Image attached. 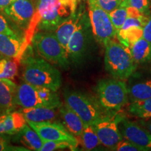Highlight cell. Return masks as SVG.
I'll use <instances>...</instances> for the list:
<instances>
[{"mask_svg":"<svg viewBox=\"0 0 151 151\" xmlns=\"http://www.w3.org/2000/svg\"><path fill=\"white\" fill-rule=\"evenodd\" d=\"M72 14L71 9L60 0H36L35 11L24 37L26 48L39 31L54 32Z\"/></svg>","mask_w":151,"mask_h":151,"instance_id":"obj_1","label":"cell"},{"mask_svg":"<svg viewBox=\"0 0 151 151\" xmlns=\"http://www.w3.org/2000/svg\"><path fill=\"white\" fill-rule=\"evenodd\" d=\"M23 64L24 81L56 92L61 87V73L42 57L29 56L24 60Z\"/></svg>","mask_w":151,"mask_h":151,"instance_id":"obj_2","label":"cell"},{"mask_svg":"<svg viewBox=\"0 0 151 151\" xmlns=\"http://www.w3.org/2000/svg\"><path fill=\"white\" fill-rule=\"evenodd\" d=\"M104 47V64L106 71L113 78L118 80L129 78L137 67L129 48L114 39L107 41Z\"/></svg>","mask_w":151,"mask_h":151,"instance_id":"obj_3","label":"cell"},{"mask_svg":"<svg viewBox=\"0 0 151 151\" xmlns=\"http://www.w3.org/2000/svg\"><path fill=\"white\" fill-rule=\"evenodd\" d=\"M100 106L108 111H117L128 101V88L124 81L116 78L101 79L96 86Z\"/></svg>","mask_w":151,"mask_h":151,"instance_id":"obj_4","label":"cell"},{"mask_svg":"<svg viewBox=\"0 0 151 151\" xmlns=\"http://www.w3.org/2000/svg\"><path fill=\"white\" fill-rule=\"evenodd\" d=\"M32 42L39 54L48 62L64 69L69 67L70 60L67 50L54 32L38 31L34 35Z\"/></svg>","mask_w":151,"mask_h":151,"instance_id":"obj_5","label":"cell"},{"mask_svg":"<svg viewBox=\"0 0 151 151\" xmlns=\"http://www.w3.org/2000/svg\"><path fill=\"white\" fill-rule=\"evenodd\" d=\"M64 98L65 104L81 117L86 125L93 124L104 117L97 103L83 92L66 90Z\"/></svg>","mask_w":151,"mask_h":151,"instance_id":"obj_6","label":"cell"},{"mask_svg":"<svg viewBox=\"0 0 151 151\" xmlns=\"http://www.w3.org/2000/svg\"><path fill=\"white\" fill-rule=\"evenodd\" d=\"M92 32L98 43H105L117 37V30L113 26L109 14L98 5L96 0H88Z\"/></svg>","mask_w":151,"mask_h":151,"instance_id":"obj_7","label":"cell"},{"mask_svg":"<svg viewBox=\"0 0 151 151\" xmlns=\"http://www.w3.org/2000/svg\"><path fill=\"white\" fill-rule=\"evenodd\" d=\"M78 13V20L76 28L71 36L68 43L67 52L71 60L75 64L82 61L88 47V38L91 24L89 16L83 8H80Z\"/></svg>","mask_w":151,"mask_h":151,"instance_id":"obj_8","label":"cell"},{"mask_svg":"<svg viewBox=\"0 0 151 151\" xmlns=\"http://www.w3.org/2000/svg\"><path fill=\"white\" fill-rule=\"evenodd\" d=\"M27 124L39 134L43 141H67L77 148L78 139L62 124L58 122L46 121L35 122L27 121Z\"/></svg>","mask_w":151,"mask_h":151,"instance_id":"obj_9","label":"cell"},{"mask_svg":"<svg viewBox=\"0 0 151 151\" xmlns=\"http://www.w3.org/2000/svg\"><path fill=\"white\" fill-rule=\"evenodd\" d=\"M119 122L116 118L104 116L92 124L97 132L101 144L111 150L123 139L119 129Z\"/></svg>","mask_w":151,"mask_h":151,"instance_id":"obj_10","label":"cell"},{"mask_svg":"<svg viewBox=\"0 0 151 151\" xmlns=\"http://www.w3.org/2000/svg\"><path fill=\"white\" fill-rule=\"evenodd\" d=\"M4 11L19 27L27 29L35 14V7L32 0H16Z\"/></svg>","mask_w":151,"mask_h":151,"instance_id":"obj_11","label":"cell"},{"mask_svg":"<svg viewBox=\"0 0 151 151\" xmlns=\"http://www.w3.org/2000/svg\"><path fill=\"white\" fill-rule=\"evenodd\" d=\"M119 129L124 139L134 143L145 150H151V133L143 129L134 122L127 120H120Z\"/></svg>","mask_w":151,"mask_h":151,"instance_id":"obj_12","label":"cell"},{"mask_svg":"<svg viewBox=\"0 0 151 151\" xmlns=\"http://www.w3.org/2000/svg\"><path fill=\"white\" fill-rule=\"evenodd\" d=\"M24 39L16 33L0 34V55L6 58L16 60L21 58L26 51Z\"/></svg>","mask_w":151,"mask_h":151,"instance_id":"obj_13","label":"cell"},{"mask_svg":"<svg viewBox=\"0 0 151 151\" xmlns=\"http://www.w3.org/2000/svg\"><path fill=\"white\" fill-rule=\"evenodd\" d=\"M16 103L22 108L46 107L39 95L37 87L25 81L17 87Z\"/></svg>","mask_w":151,"mask_h":151,"instance_id":"obj_14","label":"cell"},{"mask_svg":"<svg viewBox=\"0 0 151 151\" xmlns=\"http://www.w3.org/2000/svg\"><path fill=\"white\" fill-rule=\"evenodd\" d=\"M17 87L11 79H0V109L10 112L16 108Z\"/></svg>","mask_w":151,"mask_h":151,"instance_id":"obj_15","label":"cell"},{"mask_svg":"<svg viewBox=\"0 0 151 151\" xmlns=\"http://www.w3.org/2000/svg\"><path fill=\"white\" fill-rule=\"evenodd\" d=\"M58 109L67 129L75 137H80L86 126L81 117L66 104Z\"/></svg>","mask_w":151,"mask_h":151,"instance_id":"obj_16","label":"cell"},{"mask_svg":"<svg viewBox=\"0 0 151 151\" xmlns=\"http://www.w3.org/2000/svg\"><path fill=\"white\" fill-rule=\"evenodd\" d=\"M27 124V120L20 111H10L2 116V124L5 134H17Z\"/></svg>","mask_w":151,"mask_h":151,"instance_id":"obj_17","label":"cell"},{"mask_svg":"<svg viewBox=\"0 0 151 151\" xmlns=\"http://www.w3.org/2000/svg\"><path fill=\"white\" fill-rule=\"evenodd\" d=\"M78 20V13L76 12L65 20L53 32L60 43L67 50L68 43L76 28Z\"/></svg>","mask_w":151,"mask_h":151,"instance_id":"obj_18","label":"cell"},{"mask_svg":"<svg viewBox=\"0 0 151 151\" xmlns=\"http://www.w3.org/2000/svg\"><path fill=\"white\" fill-rule=\"evenodd\" d=\"M56 109L48 107H32V108H22L21 112L27 121L41 122L52 121L57 116Z\"/></svg>","mask_w":151,"mask_h":151,"instance_id":"obj_19","label":"cell"},{"mask_svg":"<svg viewBox=\"0 0 151 151\" xmlns=\"http://www.w3.org/2000/svg\"><path fill=\"white\" fill-rule=\"evenodd\" d=\"M128 48L136 63H143L151 60V43L144 38L132 43Z\"/></svg>","mask_w":151,"mask_h":151,"instance_id":"obj_20","label":"cell"},{"mask_svg":"<svg viewBox=\"0 0 151 151\" xmlns=\"http://www.w3.org/2000/svg\"><path fill=\"white\" fill-rule=\"evenodd\" d=\"M143 29L140 26H131L126 29H120L117 32L119 42L129 48L130 45L143 38Z\"/></svg>","mask_w":151,"mask_h":151,"instance_id":"obj_21","label":"cell"},{"mask_svg":"<svg viewBox=\"0 0 151 151\" xmlns=\"http://www.w3.org/2000/svg\"><path fill=\"white\" fill-rule=\"evenodd\" d=\"M18 134H21L22 141L29 150L40 151L43 141L39 134L27 124Z\"/></svg>","mask_w":151,"mask_h":151,"instance_id":"obj_22","label":"cell"},{"mask_svg":"<svg viewBox=\"0 0 151 151\" xmlns=\"http://www.w3.org/2000/svg\"><path fill=\"white\" fill-rule=\"evenodd\" d=\"M79 143L86 150H92L101 144L97 132L92 124L85 126V128L80 137H78Z\"/></svg>","mask_w":151,"mask_h":151,"instance_id":"obj_23","label":"cell"},{"mask_svg":"<svg viewBox=\"0 0 151 151\" xmlns=\"http://www.w3.org/2000/svg\"><path fill=\"white\" fill-rule=\"evenodd\" d=\"M132 116L141 118H151V97L143 100L134 101L128 107Z\"/></svg>","mask_w":151,"mask_h":151,"instance_id":"obj_24","label":"cell"},{"mask_svg":"<svg viewBox=\"0 0 151 151\" xmlns=\"http://www.w3.org/2000/svg\"><path fill=\"white\" fill-rule=\"evenodd\" d=\"M128 93L132 101L150 98L151 80L133 85L129 88H128Z\"/></svg>","mask_w":151,"mask_h":151,"instance_id":"obj_25","label":"cell"},{"mask_svg":"<svg viewBox=\"0 0 151 151\" xmlns=\"http://www.w3.org/2000/svg\"><path fill=\"white\" fill-rule=\"evenodd\" d=\"M18 73V62L6 57H0V79L14 78Z\"/></svg>","mask_w":151,"mask_h":151,"instance_id":"obj_26","label":"cell"},{"mask_svg":"<svg viewBox=\"0 0 151 151\" xmlns=\"http://www.w3.org/2000/svg\"><path fill=\"white\" fill-rule=\"evenodd\" d=\"M109 16L111 21L113 22V26L116 28L118 32V30L121 29L126 19L128 17L127 7L120 6L118 8L109 13Z\"/></svg>","mask_w":151,"mask_h":151,"instance_id":"obj_27","label":"cell"},{"mask_svg":"<svg viewBox=\"0 0 151 151\" xmlns=\"http://www.w3.org/2000/svg\"><path fill=\"white\" fill-rule=\"evenodd\" d=\"M69 148L71 150H76V148L72 144L67 141H43V146L40 151H52L59 149Z\"/></svg>","mask_w":151,"mask_h":151,"instance_id":"obj_28","label":"cell"},{"mask_svg":"<svg viewBox=\"0 0 151 151\" xmlns=\"http://www.w3.org/2000/svg\"><path fill=\"white\" fill-rule=\"evenodd\" d=\"M112 150L118 151H146L143 148L137 146L134 143L130 142L124 138L117 143Z\"/></svg>","mask_w":151,"mask_h":151,"instance_id":"obj_29","label":"cell"},{"mask_svg":"<svg viewBox=\"0 0 151 151\" xmlns=\"http://www.w3.org/2000/svg\"><path fill=\"white\" fill-rule=\"evenodd\" d=\"M30 150L29 149L20 146H14L10 144L5 134H0V151H22Z\"/></svg>","mask_w":151,"mask_h":151,"instance_id":"obj_30","label":"cell"},{"mask_svg":"<svg viewBox=\"0 0 151 151\" xmlns=\"http://www.w3.org/2000/svg\"><path fill=\"white\" fill-rule=\"evenodd\" d=\"M98 5L108 14L120 6L118 0H96Z\"/></svg>","mask_w":151,"mask_h":151,"instance_id":"obj_31","label":"cell"},{"mask_svg":"<svg viewBox=\"0 0 151 151\" xmlns=\"http://www.w3.org/2000/svg\"><path fill=\"white\" fill-rule=\"evenodd\" d=\"M122 6L134 7L141 12L144 13L148 7V0H127Z\"/></svg>","mask_w":151,"mask_h":151,"instance_id":"obj_32","label":"cell"},{"mask_svg":"<svg viewBox=\"0 0 151 151\" xmlns=\"http://www.w3.org/2000/svg\"><path fill=\"white\" fill-rule=\"evenodd\" d=\"M15 34L13 29L9 26L5 17L0 13V34Z\"/></svg>","mask_w":151,"mask_h":151,"instance_id":"obj_33","label":"cell"},{"mask_svg":"<svg viewBox=\"0 0 151 151\" xmlns=\"http://www.w3.org/2000/svg\"><path fill=\"white\" fill-rule=\"evenodd\" d=\"M60 1L64 5L67 6L71 9L72 14H75L76 12L77 6H78V4L80 3L81 0H60Z\"/></svg>","mask_w":151,"mask_h":151,"instance_id":"obj_34","label":"cell"},{"mask_svg":"<svg viewBox=\"0 0 151 151\" xmlns=\"http://www.w3.org/2000/svg\"><path fill=\"white\" fill-rule=\"evenodd\" d=\"M143 38L151 43V18H149V20L143 27Z\"/></svg>","mask_w":151,"mask_h":151,"instance_id":"obj_35","label":"cell"},{"mask_svg":"<svg viewBox=\"0 0 151 151\" xmlns=\"http://www.w3.org/2000/svg\"><path fill=\"white\" fill-rule=\"evenodd\" d=\"M16 0H0V11H4Z\"/></svg>","mask_w":151,"mask_h":151,"instance_id":"obj_36","label":"cell"},{"mask_svg":"<svg viewBox=\"0 0 151 151\" xmlns=\"http://www.w3.org/2000/svg\"><path fill=\"white\" fill-rule=\"evenodd\" d=\"M146 127L148 128V129L149 130V132L151 133V121H149L146 123Z\"/></svg>","mask_w":151,"mask_h":151,"instance_id":"obj_37","label":"cell"},{"mask_svg":"<svg viewBox=\"0 0 151 151\" xmlns=\"http://www.w3.org/2000/svg\"><path fill=\"white\" fill-rule=\"evenodd\" d=\"M118 1L120 2V6H122L126 3V1H127V0H118Z\"/></svg>","mask_w":151,"mask_h":151,"instance_id":"obj_38","label":"cell"},{"mask_svg":"<svg viewBox=\"0 0 151 151\" xmlns=\"http://www.w3.org/2000/svg\"><path fill=\"white\" fill-rule=\"evenodd\" d=\"M7 113V111H4V110H2V109H0V116L4 114V113Z\"/></svg>","mask_w":151,"mask_h":151,"instance_id":"obj_39","label":"cell"}]
</instances>
